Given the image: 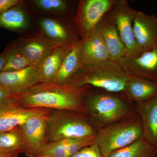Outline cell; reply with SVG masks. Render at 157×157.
Masks as SVG:
<instances>
[{
	"label": "cell",
	"instance_id": "6da1fadb",
	"mask_svg": "<svg viewBox=\"0 0 157 157\" xmlns=\"http://www.w3.org/2000/svg\"><path fill=\"white\" fill-rule=\"evenodd\" d=\"M90 87L52 82H39L26 91L12 97L27 108L72 110L86 114L83 99Z\"/></svg>",
	"mask_w": 157,
	"mask_h": 157
},
{
	"label": "cell",
	"instance_id": "7a4b0ae2",
	"mask_svg": "<svg viewBox=\"0 0 157 157\" xmlns=\"http://www.w3.org/2000/svg\"><path fill=\"white\" fill-rule=\"evenodd\" d=\"M83 101L90 122L97 131L138 114L136 103L124 93L96 88L88 91Z\"/></svg>",
	"mask_w": 157,
	"mask_h": 157
},
{
	"label": "cell",
	"instance_id": "3957f363",
	"mask_svg": "<svg viewBox=\"0 0 157 157\" xmlns=\"http://www.w3.org/2000/svg\"><path fill=\"white\" fill-rule=\"evenodd\" d=\"M133 76L127 73L117 61L108 60L97 63L83 64L69 84L124 94L127 82Z\"/></svg>",
	"mask_w": 157,
	"mask_h": 157
},
{
	"label": "cell",
	"instance_id": "277c9868",
	"mask_svg": "<svg viewBox=\"0 0 157 157\" xmlns=\"http://www.w3.org/2000/svg\"><path fill=\"white\" fill-rule=\"evenodd\" d=\"M143 137V124L138 114L99 129L94 141L105 157Z\"/></svg>",
	"mask_w": 157,
	"mask_h": 157
},
{
	"label": "cell",
	"instance_id": "5b68a950",
	"mask_svg": "<svg viewBox=\"0 0 157 157\" xmlns=\"http://www.w3.org/2000/svg\"><path fill=\"white\" fill-rule=\"evenodd\" d=\"M97 132L86 113L72 110H50L46 132L48 143L66 138L95 137Z\"/></svg>",
	"mask_w": 157,
	"mask_h": 157
},
{
	"label": "cell",
	"instance_id": "8992f818",
	"mask_svg": "<svg viewBox=\"0 0 157 157\" xmlns=\"http://www.w3.org/2000/svg\"><path fill=\"white\" fill-rule=\"evenodd\" d=\"M136 10L132 9L127 0H115L109 13L124 46V56L135 57L141 54L133 32V22Z\"/></svg>",
	"mask_w": 157,
	"mask_h": 157
},
{
	"label": "cell",
	"instance_id": "52a82bcc",
	"mask_svg": "<svg viewBox=\"0 0 157 157\" xmlns=\"http://www.w3.org/2000/svg\"><path fill=\"white\" fill-rule=\"evenodd\" d=\"M115 0H81L74 18L81 39L95 33L101 19L111 9Z\"/></svg>",
	"mask_w": 157,
	"mask_h": 157
},
{
	"label": "cell",
	"instance_id": "ba28073f",
	"mask_svg": "<svg viewBox=\"0 0 157 157\" xmlns=\"http://www.w3.org/2000/svg\"><path fill=\"white\" fill-rule=\"evenodd\" d=\"M50 113L31 118L19 126L24 139V153L28 157H40L48 144L46 132Z\"/></svg>",
	"mask_w": 157,
	"mask_h": 157
},
{
	"label": "cell",
	"instance_id": "9c48e42d",
	"mask_svg": "<svg viewBox=\"0 0 157 157\" xmlns=\"http://www.w3.org/2000/svg\"><path fill=\"white\" fill-rule=\"evenodd\" d=\"M50 112V109L44 108H25L12 97L0 106V132L11 131L31 118Z\"/></svg>",
	"mask_w": 157,
	"mask_h": 157
},
{
	"label": "cell",
	"instance_id": "30bf717a",
	"mask_svg": "<svg viewBox=\"0 0 157 157\" xmlns=\"http://www.w3.org/2000/svg\"><path fill=\"white\" fill-rule=\"evenodd\" d=\"M117 62L128 74L157 82V45L137 56H124Z\"/></svg>",
	"mask_w": 157,
	"mask_h": 157
},
{
	"label": "cell",
	"instance_id": "8fae6325",
	"mask_svg": "<svg viewBox=\"0 0 157 157\" xmlns=\"http://www.w3.org/2000/svg\"><path fill=\"white\" fill-rule=\"evenodd\" d=\"M14 42L31 66L36 68L55 48L63 45L48 39L42 32L33 36L20 39Z\"/></svg>",
	"mask_w": 157,
	"mask_h": 157
},
{
	"label": "cell",
	"instance_id": "7c38bea8",
	"mask_svg": "<svg viewBox=\"0 0 157 157\" xmlns=\"http://www.w3.org/2000/svg\"><path fill=\"white\" fill-rule=\"evenodd\" d=\"M133 32L141 53L154 48L157 45V17L135 11Z\"/></svg>",
	"mask_w": 157,
	"mask_h": 157
},
{
	"label": "cell",
	"instance_id": "4fadbf2b",
	"mask_svg": "<svg viewBox=\"0 0 157 157\" xmlns=\"http://www.w3.org/2000/svg\"><path fill=\"white\" fill-rule=\"evenodd\" d=\"M39 82L37 68L33 66L0 73V85L8 89L13 95L25 92Z\"/></svg>",
	"mask_w": 157,
	"mask_h": 157
},
{
	"label": "cell",
	"instance_id": "5bb4252c",
	"mask_svg": "<svg viewBox=\"0 0 157 157\" xmlns=\"http://www.w3.org/2000/svg\"><path fill=\"white\" fill-rule=\"evenodd\" d=\"M95 33L103 40L109 52V60L117 61L125 56L124 46L121 41L109 11L104 15L98 24Z\"/></svg>",
	"mask_w": 157,
	"mask_h": 157
},
{
	"label": "cell",
	"instance_id": "9a60e30c",
	"mask_svg": "<svg viewBox=\"0 0 157 157\" xmlns=\"http://www.w3.org/2000/svg\"><path fill=\"white\" fill-rule=\"evenodd\" d=\"M95 137L69 138L48 143L42 156L49 157H70L82 149L95 144Z\"/></svg>",
	"mask_w": 157,
	"mask_h": 157
},
{
	"label": "cell",
	"instance_id": "2e32d148",
	"mask_svg": "<svg viewBox=\"0 0 157 157\" xmlns=\"http://www.w3.org/2000/svg\"><path fill=\"white\" fill-rule=\"evenodd\" d=\"M80 54L83 64L109 60V52L101 36L96 33L80 39Z\"/></svg>",
	"mask_w": 157,
	"mask_h": 157
},
{
	"label": "cell",
	"instance_id": "e0dca14e",
	"mask_svg": "<svg viewBox=\"0 0 157 157\" xmlns=\"http://www.w3.org/2000/svg\"><path fill=\"white\" fill-rule=\"evenodd\" d=\"M136 105L143 124L144 138L157 147V97Z\"/></svg>",
	"mask_w": 157,
	"mask_h": 157
},
{
	"label": "cell",
	"instance_id": "ac0fdd59",
	"mask_svg": "<svg viewBox=\"0 0 157 157\" xmlns=\"http://www.w3.org/2000/svg\"><path fill=\"white\" fill-rule=\"evenodd\" d=\"M80 39L70 48L52 82L59 84H69L73 76L83 65L80 54Z\"/></svg>",
	"mask_w": 157,
	"mask_h": 157
},
{
	"label": "cell",
	"instance_id": "d6986e66",
	"mask_svg": "<svg viewBox=\"0 0 157 157\" xmlns=\"http://www.w3.org/2000/svg\"><path fill=\"white\" fill-rule=\"evenodd\" d=\"M124 94L137 104L157 97V82L134 76L127 82Z\"/></svg>",
	"mask_w": 157,
	"mask_h": 157
},
{
	"label": "cell",
	"instance_id": "ffe728a7",
	"mask_svg": "<svg viewBox=\"0 0 157 157\" xmlns=\"http://www.w3.org/2000/svg\"><path fill=\"white\" fill-rule=\"evenodd\" d=\"M74 44L59 46L45 59L37 68L39 82L52 81L65 56Z\"/></svg>",
	"mask_w": 157,
	"mask_h": 157
},
{
	"label": "cell",
	"instance_id": "44dd1931",
	"mask_svg": "<svg viewBox=\"0 0 157 157\" xmlns=\"http://www.w3.org/2000/svg\"><path fill=\"white\" fill-rule=\"evenodd\" d=\"M39 24L44 36L60 45H72L79 40L67 27L56 20L43 18Z\"/></svg>",
	"mask_w": 157,
	"mask_h": 157
},
{
	"label": "cell",
	"instance_id": "7402d4cb",
	"mask_svg": "<svg viewBox=\"0 0 157 157\" xmlns=\"http://www.w3.org/2000/svg\"><path fill=\"white\" fill-rule=\"evenodd\" d=\"M157 147L151 145L144 138L128 146L111 153L105 157H157Z\"/></svg>",
	"mask_w": 157,
	"mask_h": 157
},
{
	"label": "cell",
	"instance_id": "603a6c76",
	"mask_svg": "<svg viewBox=\"0 0 157 157\" xmlns=\"http://www.w3.org/2000/svg\"><path fill=\"white\" fill-rule=\"evenodd\" d=\"M20 4L0 14V27L16 31L27 28L29 24L27 16L19 6Z\"/></svg>",
	"mask_w": 157,
	"mask_h": 157
},
{
	"label": "cell",
	"instance_id": "cb8c5ba5",
	"mask_svg": "<svg viewBox=\"0 0 157 157\" xmlns=\"http://www.w3.org/2000/svg\"><path fill=\"white\" fill-rule=\"evenodd\" d=\"M0 149L13 155L24 153V139L19 126L11 131L0 132Z\"/></svg>",
	"mask_w": 157,
	"mask_h": 157
},
{
	"label": "cell",
	"instance_id": "d4e9b609",
	"mask_svg": "<svg viewBox=\"0 0 157 157\" xmlns=\"http://www.w3.org/2000/svg\"><path fill=\"white\" fill-rule=\"evenodd\" d=\"M5 50L7 54V59L2 72L17 71L31 66L15 42L9 45Z\"/></svg>",
	"mask_w": 157,
	"mask_h": 157
},
{
	"label": "cell",
	"instance_id": "484cf974",
	"mask_svg": "<svg viewBox=\"0 0 157 157\" xmlns=\"http://www.w3.org/2000/svg\"><path fill=\"white\" fill-rule=\"evenodd\" d=\"M33 2L38 8L50 12H63L67 9V2L63 0H35Z\"/></svg>",
	"mask_w": 157,
	"mask_h": 157
},
{
	"label": "cell",
	"instance_id": "4316f807",
	"mask_svg": "<svg viewBox=\"0 0 157 157\" xmlns=\"http://www.w3.org/2000/svg\"><path fill=\"white\" fill-rule=\"evenodd\" d=\"M70 157H104L95 144L82 149Z\"/></svg>",
	"mask_w": 157,
	"mask_h": 157
},
{
	"label": "cell",
	"instance_id": "83f0119b",
	"mask_svg": "<svg viewBox=\"0 0 157 157\" xmlns=\"http://www.w3.org/2000/svg\"><path fill=\"white\" fill-rule=\"evenodd\" d=\"M22 2L19 0H0V14Z\"/></svg>",
	"mask_w": 157,
	"mask_h": 157
},
{
	"label": "cell",
	"instance_id": "f1b7e54d",
	"mask_svg": "<svg viewBox=\"0 0 157 157\" xmlns=\"http://www.w3.org/2000/svg\"><path fill=\"white\" fill-rule=\"evenodd\" d=\"M13 95L8 89L0 85V106L12 98Z\"/></svg>",
	"mask_w": 157,
	"mask_h": 157
},
{
	"label": "cell",
	"instance_id": "f546056e",
	"mask_svg": "<svg viewBox=\"0 0 157 157\" xmlns=\"http://www.w3.org/2000/svg\"><path fill=\"white\" fill-rule=\"evenodd\" d=\"M7 59V54L6 51L4 50L2 53L0 55V73L2 71Z\"/></svg>",
	"mask_w": 157,
	"mask_h": 157
},
{
	"label": "cell",
	"instance_id": "4dcf8cb0",
	"mask_svg": "<svg viewBox=\"0 0 157 157\" xmlns=\"http://www.w3.org/2000/svg\"><path fill=\"white\" fill-rule=\"evenodd\" d=\"M15 155L11 154L8 153H4L0 154V157H12Z\"/></svg>",
	"mask_w": 157,
	"mask_h": 157
},
{
	"label": "cell",
	"instance_id": "1f68e13d",
	"mask_svg": "<svg viewBox=\"0 0 157 157\" xmlns=\"http://www.w3.org/2000/svg\"><path fill=\"white\" fill-rule=\"evenodd\" d=\"M4 153H7V152H6L3 151L2 150L0 149V154ZM9 154H10V153H9Z\"/></svg>",
	"mask_w": 157,
	"mask_h": 157
},
{
	"label": "cell",
	"instance_id": "d6a6232c",
	"mask_svg": "<svg viewBox=\"0 0 157 157\" xmlns=\"http://www.w3.org/2000/svg\"><path fill=\"white\" fill-rule=\"evenodd\" d=\"M40 157H49L46 156H40Z\"/></svg>",
	"mask_w": 157,
	"mask_h": 157
},
{
	"label": "cell",
	"instance_id": "836d02e7",
	"mask_svg": "<svg viewBox=\"0 0 157 157\" xmlns=\"http://www.w3.org/2000/svg\"><path fill=\"white\" fill-rule=\"evenodd\" d=\"M12 157H17V155H14V156Z\"/></svg>",
	"mask_w": 157,
	"mask_h": 157
}]
</instances>
